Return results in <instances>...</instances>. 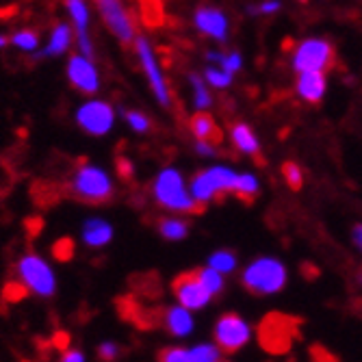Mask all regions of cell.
<instances>
[{"mask_svg": "<svg viewBox=\"0 0 362 362\" xmlns=\"http://www.w3.org/2000/svg\"><path fill=\"white\" fill-rule=\"evenodd\" d=\"M154 197L156 202L174 213H202L204 204H200L193 197L191 191H187L182 174L178 170H163L158 178L154 180Z\"/></svg>", "mask_w": 362, "mask_h": 362, "instance_id": "obj_1", "label": "cell"}, {"mask_svg": "<svg viewBox=\"0 0 362 362\" xmlns=\"http://www.w3.org/2000/svg\"><path fill=\"white\" fill-rule=\"evenodd\" d=\"M70 193L72 197H76V200L85 204L98 206L113 200L115 189L107 172H103L95 165H89V163H81L70 178Z\"/></svg>", "mask_w": 362, "mask_h": 362, "instance_id": "obj_2", "label": "cell"}, {"mask_svg": "<svg viewBox=\"0 0 362 362\" xmlns=\"http://www.w3.org/2000/svg\"><path fill=\"white\" fill-rule=\"evenodd\" d=\"M243 286L254 295H274L286 284V267L278 258L260 256L243 272Z\"/></svg>", "mask_w": 362, "mask_h": 362, "instance_id": "obj_3", "label": "cell"}, {"mask_svg": "<svg viewBox=\"0 0 362 362\" xmlns=\"http://www.w3.org/2000/svg\"><path fill=\"white\" fill-rule=\"evenodd\" d=\"M237 178H239V174L233 172L230 168L215 165V168L202 170L193 178L191 193L200 204H209V202L217 200V197H221V195H228V193L235 195Z\"/></svg>", "mask_w": 362, "mask_h": 362, "instance_id": "obj_4", "label": "cell"}, {"mask_svg": "<svg viewBox=\"0 0 362 362\" xmlns=\"http://www.w3.org/2000/svg\"><path fill=\"white\" fill-rule=\"evenodd\" d=\"M18 276L28 293H35L40 298H52L54 295V274L46 265V260L37 254H24L18 262Z\"/></svg>", "mask_w": 362, "mask_h": 362, "instance_id": "obj_5", "label": "cell"}, {"mask_svg": "<svg viewBox=\"0 0 362 362\" xmlns=\"http://www.w3.org/2000/svg\"><path fill=\"white\" fill-rule=\"evenodd\" d=\"M332 63H334L332 44L319 37L304 40L293 52L295 72H325Z\"/></svg>", "mask_w": 362, "mask_h": 362, "instance_id": "obj_6", "label": "cell"}, {"mask_svg": "<svg viewBox=\"0 0 362 362\" xmlns=\"http://www.w3.org/2000/svg\"><path fill=\"white\" fill-rule=\"evenodd\" d=\"M172 291L176 295V300L180 302V306L189 310H200L213 300V293L204 286L197 272H185L176 276L172 282Z\"/></svg>", "mask_w": 362, "mask_h": 362, "instance_id": "obj_7", "label": "cell"}, {"mask_svg": "<svg viewBox=\"0 0 362 362\" xmlns=\"http://www.w3.org/2000/svg\"><path fill=\"white\" fill-rule=\"evenodd\" d=\"M250 325L235 313L221 315L215 323V343L221 351L235 354L250 341Z\"/></svg>", "mask_w": 362, "mask_h": 362, "instance_id": "obj_8", "label": "cell"}, {"mask_svg": "<svg viewBox=\"0 0 362 362\" xmlns=\"http://www.w3.org/2000/svg\"><path fill=\"white\" fill-rule=\"evenodd\" d=\"M95 5H98V11H100L103 20L107 22L109 30L122 44H130L135 40L133 20H130L128 11L122 7L119 0H95Z\"/></svg>", "mask_w": 362, "mask_h": 362, "instance_id": "obj_9", "label": "cell"}, {"mask_svg": "<svg viewBox=\"0 0 362 362\" xmlns=\"http://www.w3.org/2000/svg\"><path fill=\"white\" fill-rule=\"evenodd\" d=\"M135 50H137V54H139V61H141L144 72L148 74V81H150V85H152V91H154V95H156V100H158L163 107H165V109H170V105H172V100H170V91H168L165 81H163L160 68H158L156 57H154V52H152L148 40L141 37V35L135 37Z\"/></svg>", "mask_w": 362, "mask_h": 362, "instance_id": "obj_10", "label": "cell"}, {"mask_svg": "<svg viewBox=\"0 0 362 362\" xmlns=\"http://www.w3.org/2000/svg\"><path fill=\"white\" fill-rule=\"evenodd\" d=\"M76 119H78L81 128L87 130L89 135H105L111 130L115 115H113V109L107 103L93 100V103H87V105H83L78 109Z\"/></svg>", "mask_w": 362, "mask_h": 362, "instance_id": "obj_11", "label": "cell"}, {"mask_svg": "<svg viewBox=\"0 0 362 362\" xmlns=\"http://www.w3.org/2000/svg\"><path fill=\"white\" fill-rule=\"evenodd\" d=\"M68 78L72 87H76L83 93H95L98 91V72L93 68L91 59L87 57H72L68 63Z\"/></svg>", "mask_w": 362, "mask_h": 362, "instance_id": "obj_12", "label": "cell"}, {"mask_svg": "<svg viewBox=\"0 0 362 362\" xmlns=\"http://www.w3.org/2000/svg\"><path fill=\"white\" fill-rule=\"evenodd\" d=\"M195 26L200 28L204 35L217 40V42H226L228 40V18L213 7H200L195 9Z\"/></svg>", "mask_w": 362, "mask_h": 362, "instance_id": "obj_13", "label": "cell"}, {"mask_svg": "<svg viewBox=\"0 0 362 362\" xmlns=\"http://www.w3.org/2000/svg\"><path fill=\"white\" fill-rule=\"evenodd\" d=\"M327 89V81L323 72H300L298 78V93L300 98H304L310 105H319L325 95Z\"/></svg>", "mask_w": 362, "mask_h": 362, "instance_id": "obj_14", "label": "cell"}, {"mask_svg": "<svg viewBox=\"0 0 362 362\" xmlns=\"http://www.w3.org/2000/svg\"><path fill=\"white\" fill-rule=\"evenodd\" d=\"M68 9H70V16H72L74 24H76V33H78V46H81V52H83V57H87V59H93L91 40H89V35H87L89 11H87L85 0H68Z\"/></svg>", "mask_w": 362, "mask_h": 362, "instance_id": "obj_15", "label": "cell"}, {"mask_svg": "<svg viewBox=\"0 0 362 362\" xmlns=\"http://www.w3.org/2000/svg\"><path fill=\"white\" fill-rule=\"evenodd\" d=\"M189 128H191V133L197 141H209V144H221L223 135H221V130L217 126V122L213 119V115H209L206 111H200V113H195L189 122Z\"/></svg>", "mask_w": 362, "mask_h": 362, "instance_id": "obj_16", "label": "cell"}, {"mask_svg": "<svg viewBox=\"0 0 362 362\" xmlns=\"http://www.w3.org/2000/svg\"><path fill=\"white\" fill-rule=\"evenodd\" d=\"M163 323H165L168 332L174 337H187L193 330V317H191L189 308H185V306L168 308L165 317H163Z\"/></svg>", "mask_w": 362, "mask_h": 362, "instance_id": "obj_17", "label": "cell"}, {"mask_svg": "<svg viewBox=\"0 0 362 362\" xmlns=\"http://www.w3.org/2000/svg\"><path fill=\"white\" fill-rule=\"evenodd\" d=\"M230 137H233V144L239 152L247 154V156H256L260 154V144H258V137L254 135V130L243 124V122H237L230 130Z\"/></svg>", "mask_w": 362, "mask_h": 362, "instance_id": "obj_18", "label": "cell"}, {"mask_svg": "<svg viewBox=\"0 0 362 362\" xmlns=\"http://www.w3.org/2000/svg\"><path fill=\"white\" fill-rule=\"evenodd\" d=\"M83 239L89 247H105L113 239V228L103 219H89L83 226Z\"/></svg>", "mask_w": 362, "mask_h": 362, "instance_id": "obj_19", "label": "cell"}, {"mask_svg": "<svg viewBox=\"0 0 362 362\" xmlns=\"http://www.w3.org/2000/svg\"><path fill=\"white\" fill-rule=\"evenodd\" d=\"M158 233L168 241H182L189 235V223L178 217H163L158 221Z\"/></svg>", "mask_w": 362, "mask_h": 362, "instance_id": "obj_20", "label": "cell"}, {"mask_svg": "<svg viewBox=\"0 0 362 362\" xmlns=\"http://www.w3.org/2000/svg\"><path fill=\"white\" fill-rule=\"evenodd\" d=\"M70 44H72V30H70V26L59 24V26L52 30L50 42H48V48L44 50V57H50V54H63L65 50L70 48Z\"/></svg>", "mask_w": 362, "mask_h": 362, "instance_id": "obj_21", "label": "cell"}, {"mask_svg": "<svg viewBox=\"0 0 362 362\" xmlns=\"http://www.w3.org/2000/svg\"><path fill=\"white\" fill-rule=\"evenodd\" d=\"M258 193H260L258 180H256L252 174H239L237 187H235V195L239 197V200L252 202V200H256V195H258Z\"/></svg>", "mask_w": 362, "mask_h": 362, "instance_id": "obj_22", "label": "cell"}, {"mask_svg": "<svg viewBox=\"0 0 362 362\" xmlns=\"http://www.w3.org/2000/svg\"><path fill=\"white\" fill-rule=\"evenodd\" d=\"M209 265L213 269L221 272V274H230V272L237 269V256H235V252H230V250H219L209 258Z\"/></svg>", "mask_w": 362, "mask_h": 362, "instance_id": "obj_23", "label": "cell"}, {"mask_svg": "<svg viewBox=\"0 0 362 362\" xmlns=\"http://www.w3.org/2000/svg\"><path fill=\"white\" fill-rule=\"evenodd\" d=\"M200 280L204 282V286L213 293V295H219L223 291V274L213 269L211 265L209 267H202V269H195Z\"/></svg>", "mask_w": 362, "mask_h": 362, "instance_id": "obj_24", "label": "cell"}, {"mask_svg": "<svg viewBox=\"0 0 362 362\" xmlns=\"http://www.w3.org/2000/svg\"><path fill=\"white\" fill-rule=\"evenodd\" d=\"M221 360V349L217 345H197L189 349V362H215Z\"/></svg>", "mask_w": 362, "mask_h": 362, "instance_id": "obj_25", "label": "cell"}, {"mask_svg": "<svg viewBox=\"0 0 362 362\" xmlns=\"http://www.w3.org/2000/svg\"><path fill=\"white\" fill-rule=\"evenodd\" d=\"M191 85H193V89H195V107L200 109V111H204V109H209L211 107V93H209V89H206V85H204V81L197 76V74H191Z\"/></svg>", "mask_w": 362, "mask_h": 362, "instance_id": "obj_26", "label": "cell"}, {"mask_svg": "<svg viewBox=\"0 0 362 362\" xmlns=\"http://www.w3.org/2000/svg\"><path fill=\"white\" fill-rule=\"evenodd\" d=\"M233 76H235V74L226 72V70L221 68V65H219V68H209V70L204 72V81L211 83V85L217 87V89H226V87L233 85Z\"/></svg>", "mask_w": 362, "mask_h": 362, "instance_id": "obj_27", "label": "cell"}, {"mask_svg": "<svg viewBox=\"0 0 362 362\" xmlns=\"http://www.w3.org/2000/svg\"><path fill=\"white\" fill-rule=\"evenodd\" d=\"M282 174H284V178H286V185H288L293 191H300V189H302V185H304V174H302L300 165H295L293 160H288V163H284Z\"/></svg>", "mask_w": 362, "mask_h": 362, "instance_id": "obj_28", "label": "cell"}, {"mask_svg": "<svg viewBox=\"0 0 362 362\" xmlns=\"http://www.w3.org/2000/svg\"><path fill=\"white\" fill-rule=\"evenodd\" d=\"M11 42H13L18 48H22V50H35V48L40 46V37H37V33H35V30H28V28H24V30H18L16 35L11 37Z\"/></svg>", "mask_w": 362, "mask_h": 362, "instance_id": "obj_29", "label": "cell"}, {"mask_svg": "<svg viewBox=\"0 0 362 362\" xmlns=\"http://www.w3.org/2000/svg\"><path fill=\"white\" fill-rule=\"evenodd\" d=\"M52 256H54L59 262H68V260H72V256H74V241H72L70 237H63V239L54 241V245H52Z\"/></svg>", "mask_w": 362, "mask_h": 362, "instance_id": "obj_30", "label": "cell"}, {"mask_svg": "<svg viewBox=\"0 0 362 362\" xmlns=\"http://www.w3.org/2000/svg\"><path fill=\"white\" fill-rule=\"evenodd\" d=\"M280 7H282L280 0H265V3H260V5H250L247 13L250 16H272V13H278Z\"/></svg>", "mask_w": 362, "mask_h": 362, "instance_id": "obj_31", "label": "cell"}, {"mask_svg": "<svg viewBox=\"0 0 362 362\" xmlns=\"http://www.w3.org/2000/svg\"><path fill=\"white\" fill-rule=\"evenodd\" d=\"M219 65L226 70V72H230V74H237L241 68H243V57L239 54V52H230V54H221V59H219Z\"/></svg>", "mask_w": 362, "mask_h": 362, "instance_id": "obj_32", "label": "cell"}, {"mask_svg": "<svg viewBox=\"0 0 362 362\" xmlns=\"http://www.w3.org/2000/svg\"><path fill=\"white\" fill-rule=\"evenodd\" d=\"M126 122L130 124V128H135L137 133H146V130H150V119L139 113V111H126Z\"/></svg>", "mask_w": 362, "mask_h": 362, "instance_id": "obj_33", "label": "cell"}, {"mask_svg": "<svg viewBox=\"0 0 362 362\" xmlns=\"http://www.w3.org/2000/svg\"><path fill=\"white\" fill-rule=\"evenodd\" d=\"M158 360H163V362H189V349H182V347L163 349L158 354Z\"/></svg>", "mask_w": 362, "mask_h": 362, "instance_id": "obj_34", "label": "cell"}, {"mask_svg": "<svg viewBox=\"0 0 362 362\" xmlns=\"http://www.w3.org/2000/svg\"><path fill=\"white\" fill-rule=\"evenodd\" d=\"M117 345L115 343H103L100 347H98V356L105 358V360H113L117 356Z\"/></svg>", "mask_w": 362, "mask_h": 362, "instance_id": "obj_35", "label": "cell"}, {"mask_svg": "<svg viewBox=\"0 0 362 362\" xmlns=\"http://www.w3.org/2000/svg\"><path fill=\"white\" fill-rule=\"evenodd\" d=\"M11 182H13V174H11V170L5 165V163H0V191L7 189V187H11Z\"/></svg>", "mask_w": 362, "mask_h": 362, "instance_id": "obj_36", "label": "cell"}, {"mask_svg": "<svg viewBox=\"0 0 362 362\" xmlns=\"http://www.w3.org/2000/svg\"><path fill=\"white\" fill-rule=\"evenodd\" d=\"M195 152L197 154H204V156H215L217 154L215 144H209V141H197L195 144Z\"/></svg>", "mask_w": 362, "mask_h": 362, "instance_id": "obj_37", "label": "cell"}, {"mask_svg": "<svg viewBox=\"0 0 362 362\" xmlns=\"http://www.w3.org/2000/svg\"><path fill=\"white\" fill-rule=\"evenodd\" d=\"M351 237H354V243L362 250V223H356V226H354Z\"/></svg>", "mask_w": 362, "mask_h": 362, "instance_id": "obj_38", "label": "cell"}, {"mask_svg": "<svg viewBox=\"0 0 362 362\" xmlns=\"http://www.w3.org/2000/svg\"><path fill=\"white\" fill-rule=\"evenodd\" d=\"M63 360H65V362H70V360H78V362H81V360H85V356L78 354V351H65V354H63Z\"/></svg>", "mask_w": 362, "mask_h": 362, "instance_id": "obj_39", "label": "cell"}, {"mask_svg": "<svg viewBox=\"0 0 362 362\" xmlns=\"http://www.w3.org/2000/svg\"><path fill=\"white\" fill-rule=\"evenodd\" d=\"M117 170H119V172L124 170V174H126V178L130 176V165H128V163H126V158H122V163H117Z\"/></svg>", "mask_w": 362, "mask_h": 362, "instance_id": "obj_40", "label": "cell"}, {"mask_svg": "<svg viewBox=\"0 0 362 362\" xmlns=\"http://www.w3.org/2000/svg\"><path fill=\"white\" fill-rule=\"evenodd\" d=\"M5 46H7V37L0 35V48H5Z\"/></svg>", "mask_w": 362, "mask_h": 362, "instance_id": "obj_41", "label": "cell"}, {"mask_svg": "<svg viewBox=\"0 0 362 362\" xmlns=\"http://www.w3.org/2000/svg\"><path fill=\"white\" fill-rule=\"evenodd\" d=\"M300 3H308V0H300Z\"/></svg>", "mask_w": 362, "mask_h": 362, "instance_id": "obj_42", "label": "cell"}]
</instances>
